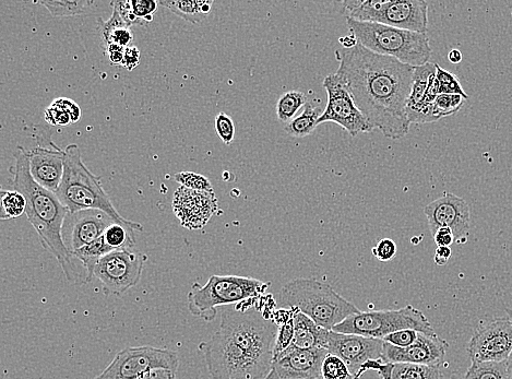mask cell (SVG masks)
Listing matches in <instances>:
<instances>
[{
    "label": "cell",
    "mask_w": 512,
    "mask_h": 379,
    "mask_svg": "<svg viewBox=\"0 0 512 379\" xmlns=\"http://www.w3.org/2000/svg\"><path fill=\"white\" fill-rule=\"evenodd\" d=\"M337 75L348 86L367 122L386 138L398 140L409 134L407 104L414 68L394 57L376 54L360 43L336 53Z\"/></svg>",
    "instance_id": "6da1fadb"
},
{
    "label": "cell",
    "mask_w": 512,
    "mask_h": 379,
    "mask_svg": "<svg viewBox=\"0 0 512 379\" xmlns=\"http://www.w3.org/2000/svg\"><path fill=\"white\" fill-rule=\"evenodd\" d=\"M278 330L256 307L223 311L217 333L199 345L212 379H265L275 359Z\"/></svg>",
    "instance_id": "7a4b0ae2"
},
{
    "label": "cell",
    "mask_w": 512,
    "mask_h": 379,
    "mask_svg": "<svg viewBox=\"0 0 512 379\" xmlns=\"http://www.w3.org/2000/svg\"><path fill=\"white\" fill-rule=\"evenodd\" d=\"M9 171L13 175L11 186L14 191L26 198V215L37 231L44 250L57 259L68 282L76 286L88 283L86 272L77 267L75 258L70 255L63 241V224L69 210L55 193L34 181L30 171L29 151L18 147L15 164Z\"/></svg>",
    "instance_id": "3957f363"
},
{
    "label": "cell",
    "mask_w": 512,
    "mask_h": 379,
    "mask_svg": "<svg viewBox=\"0 0 512 379\" xmlns=\"http://www.w3.org/2000/svg\"><path fill=\"white\" fill-rule=\"evenodd\" d=\"M55 194L69 212L101 210L134 231H144L142 224L128 221L119 215L105 193L100 177L94 175L83 163L81 151L76 144L69 145L65 149L64 176Z\"/></svg>",
    "instance_id": "277c9868"
},
{
    "label": "cell",
    "mask_w": 512,
    "mask_h": 379,
    "mask_svg": "<svg viewBox=\"0 0 512 379\" xmlns=\"http://www.w3.org/2000/svg\"><path fill=\"white\" fill-rule=\"evenodd\" d=\"M284 309L296 307L321 327L330 331L348 317L359 314L357 307L345 300L328 283L317 279H295L279 295Z\"/></svg>",
    "instance_id": "5b68a950"
},
{
    "label": "cell",
    "mask_w": 512,
    "mask_h": 379,
    "mask_svg": "<svg viewBox=\"0 0 512 379\" xmlns=\"http://www.w3.org/2000/svg\"><path fill=\"white\" fill-rule=\"evenodd\" d=\"M347 23L350 33L357 42L369 51L394 57L412 67L430 63L433 50L427 33H416L350 18H347Z\"/></svg>",
    "instance_id": "8992f818"
},
{
    "label": "cell",
    "mask_w": 512,
    "mask_h": 379,
    "mask_svg": "<svg viewBox=\"0 0 512 379\" xmlns=\"http://www.w3.org/2000/svg\"><path fill=\"white\" fill-rule=\"evenodd\" d=\"M270 283L240 276H211L205 286L193 283L187 296L188 310L195 317L211 323L218 315V307L238 305L256 300Z\"/></svg>",
    "instance_id": "52a82bcc"
},
{
    "label": "cell",
    "mask_w": 512,
    "mask_h": 379,
    "mask_svg": "<svg viewBox=\"0 0 512 379\" xmlns=\"http://www.w3.org/2000/svg\"><path fill=\"white\" fill-rule=\"evenodd\" d=\"M404 329H413L427 335L436 334L424 313L412 305L400 310L361 312L348 317L332 331L384 340L385 337Z\"/></svg>",
    "instance_id": "ba28073f"
},
{
    "label": "cell",
    "mask_w": 512,
    "mask_h": 379,
    "mask_svg": "<svg viewBox=\"0 0 512 379\" xmlns=\"http://www.w3.org/2000/svg\"><path fill=\"white\" fill-rule=\"evenodd\" d=\"M180 359L175 351L150 346L126 348L94 379H139L159 369L177 373Z\"/></svg>",
    "instance_id": "9c48e42d"
},
{
    "label": "cell",
    "mask_w": 512,
    "mask_h": 379,
    "mask_svg": "<svg viewBox=\"0 0 512 379\" xmlns=\"http://www.w3.org/2000/svg\"><path fill=\"white\" fill-rule=\"evenodd\" d=\"M148 256L134 250H118L100 259L94 270L106 295L121 296L137 286Z\"/></svg>",
    "instance_id": "30bf717a"
},
{
    "label": "cell",
    "mask_w": 512,
    "mask_h": 379,
    "mask_svg": "<svg viewBox=\"0 0 512 379\" xmlns=\"http://www.w3.org/2000/svg\"><path fill=\"white\" fill-rule=\"evenodd\" d=\"M323 86L328 94V104L319 118V125L335 123L347 130L352 137L373 132L374 128L357 108L348 86L341 77L337 74L329 75L324 79Z\"/></svg>",
    "instance_id": "8fae6325"
},
{
    "label": "cell",
    "mask_w": 512,
    "mask_h": 379,
    "mask_svg": "<svg viewBox=\"0 0 512 379\" xmlns=\"http://www.w3.org/2000/svg\"><path fill=\"white\" fill-rule=\"evenodd\" d=\"M472 363L506 362L512 352L511 318L485 319L468 343Z\"/></svg>",
    "instance_id": "7c38bea8"
},
{
    "label": "cell",
    "mask_w": 512,
    "mask_h": 379,
    "mask_svg": "<svg viewBox=\"0 0 512 379\" xmlns=\"http://www.w3.org/2000/svg\"><path fill=\"white\" fill-rule=\"evenodd\" d=\"M39 147L29 151L30 171L35 182L56 193L65 171V150L52 141L50 128L35 134Z\"/></svg>",
    "instance_id": "4fadbf2b"
},
{
    "label": "cell",
    "mask_w": 512,
    "mask_h": 379,
    "mask_svg": "<svg viewBox=\"0 0 512 379\" xmlns=\"http://www.w3.org/2000/svg\"><path fill=\"white\" fill-rule=\"evenodd\" d=\"M430 231L434 235L440 228H449L459 245L468 242L470 232V208L467 201L451 193H445L424 208Z\"/></svg>",
    "instance_id": "5bb4252c"
},
{
    "label": "cell",
    "mask_w": 512,
    "mask_h": 379,
    "mask_svg": "<svg viewBox=\"0 0 512 379\" xmlns=\"http://www.w3.org/2000/svg\"><path fill=\"white\" fill-rule=\"evenodd\" d=\"M116 222L106 212L97 209L68 212L63 224L62 236L70 255L79 248L100 239L104 232Z\"/></svg>",
    "instance_id": "9a60e30c"
},
{
    "label": "cell",
    "mask_w": 512,
    "mask_h": 379,
    "mask_svg": "<svg viewBox=\"0 0 512 379\" xmlns=\"http://www.w3.org/2000/svg\"><path fill=\"white\" fill-rule=\"evenodd\" d=\"M383 348L384 340L330 331L327 350L347 364L354 379H361L362 366L368 361L381 360Z\"/></svg>",
    "instance_id": "2e32d148"
},
{
    "label": "cell",
    "mask_w": 512,
    "mask_h": 379,
    "mask_svg": "<svg viewBox=\"0 0 512 379\" xmlns=\"http://www.w3.org/2000/svg\"><path fill=\"white\" fill-rule=\"evenodd\" d=\"M219 209L214 192H199L181 186L173 198L174 215L188 230L204 229Z\"/></svg>",
    "instance_id": "e0dca14e"
},
{
    "label": "cell",
    "mask_w": 512,
    "mask_h": 379,
    "mask_svg": "<svg viewBox=\"0 0 512 379\" xmlns=\"http://www.w3.org/2000/svg\"><path fill=\"white\" fill-rule=\"evenodd\" d=\"M449 343L435 335L420 333L418 340L408 348H398L384 341L381 360L389 363H407L439 367L445 360Z\"/></svg>",
    "instance_id": "ac0fdd59"
},
{
    "label": "cell",
    "mask_w": 512,
    "mask_h": 379,
    "mask_svg": "<svg viewBox=\"0 0 512 379\" xmlns=\"http://www.w3.org/2000/svg\"><path fill=\"white\" fill-rule=\"evenodd\" d=\"M327 349H297L291 347L273 359L272 371L281 379H323Z\"/></svg>",
    "instance_id": "d6986e66"
},
{
    "label": "cell",
    "mask_w": 512,
    "mask_h": 379,
    "mask_svg": "<svg viewBox=\"0 0 512 379\" xmlns=\"http://www.w3.org/2000/svg\"><path fill=\"white\" fill-rule=\"evenodd\" d=\"M378 23L401 30L427 33L428 4L425 0H388Z\"/></svg>",
    "instance_id": "ffe728a7"
},
{
    "label": "cell",
    "mask_w": 512,
    "mask_h": 379,
    "mask_svg": "<svg viewBox=\"0 0 512 379\" xmlns=\"http://www.w3.org/2000/svg\"><path fill=\"white\" fill-rule=\"evenodd\" d=\"M293 323V348L327 349L330 330L319 326L302 312H297L294 315Z\"/></svg>",
    "instance_id": "44dd1931"
},
{
    "label": "cell",
    "mask_w": 512,
    "mask_h": 379,
    "mask_svg": "<svg viewBox=\"0 0 512 379\" xmlns=\"http://www.w3.org/2000/svg\"><path fill=\"white\" fill-rule=\"evenodd\" d=\"M111 252H113L112 248L106 244L102 235L100 239L79 248L71 256L79 260L86 271L88 283H90L94 278V270L100 259Z\"/></svg>",
    "instance_id": "7402d4cb"
},
{
    "label": "cell",
    "mask_w": 512,
    "mask_h": 379,
    "mask_svg": "<svg viewBox=\"0 0 512 379\" xmlns=\"http://www.w3.org/2000/svg\"><path fill=\"white\" fill-rule=\"evenodd\" d=\"M159 4L172 11L174 15L190 23H194V25H199V23L210 14L213 6V2H198V0H193V2H185V0L184 2H180V0L164 2V0H162Z\"/></svg>",
    "instance_id": "603a6c76"
},
{
    "label": "cell",
    "mask_w": 512,
    "mask_h": 379,
    "mask_svg": "<svg viewBox=\"0 0 512 379\" xmlns=\"http://www.w3.org/2000/svg\"><path fill=\"white\" fill-rule=\"evenodd\" d=\"M321 115L323 113H321L319 108H315L311 102H307L303 113L285 125V133L294 138H305L313 134L319 125Z\"/></svg>",
    "instance_id": "cb8c5ba5"
},
{
    "label": "cell",
    "mask_w": 512,
    "mask_h": 379,
    "mask_svg": "<svg viewBox=\"0 0 512 379\" xmlns=\"http://www.w3.org/2000/svg\"><path fill=\"white\" fill-rule=\"evenodd\" d=\"M436 74V64L435 63H427L420 67L414 68V76L412 82V89L410 98L407 104V112L419 106L430 87V81L432 76Z\"/></svg>",
    "instance_id": "d4e9b609"
},
{
    "label": "cell",
    "mask_w": 512,
    "mask_h": 379,
    "mask_svg": "<svg viewBox=\"0 0 512 379\" xmlns=\"http://www.w3.org/2000/svg\"><path fill=\"white\" fill-rule=\"evenodd\" d=\"M103 238L113 251L134 250L136 244L135 231L117 222L104 232Z\"/></svg>",
    "instance_id": "484cf974"
},
{
    "label": "cell",
    "mask_w": 512,
    "mask_h": 379,
    "mask_svg": "<svg viewBox=\"0 0 512 379\" xmlns=\"http://www.w3.org/2000/svg\"><path fill=\"white\" fill-rule=\"evenodd\" d=\"M391 379H444V375L439 367L397 363Z\"/></svg>",
    "instance_id": "4316f807"
},
{
    "label": "cell",
    "mask_w": 512,
    "mask_h": 379,
    "mask_svg": "<svg viewBox=\"0 0 512 379\" xmlns=\"http://www.w3.org/2000/svg\"><path fill=\"white\" fill-rule=\"evenodd\" d=\"M306 103L307 98L301 91H289L282 94L277 103L278 120L281 123H290Z\"/></svg>",
    "instance_id": "83f0119b"
},
{
    "label": "cell",
    "mask_w": 512,
    "mask_h": 379,
    "mask_svg": "<svg viewBox=\"0 0 512 379\" xmlns=\"http://www.w3.org/2000/svg\"><path fill=\"white\" fill-rule=\"evenodd\" d=\"M27 201L25 196L16 191H2L0 198V219L13 220L26 213Z\"/></svg>",
    "instance_id": "f1b7e54d"
},
{
    "label": "cell",
    "mask_w": 512,
    "mask_h": 379,
    "mask_svg": "<svg viewBox=\"0 0 512 379\" xmlns=\"http://www.w3.org/2000/svg\"><path fill=\"white\" fill-rule=\"evenodd\" d=\"M37 4L44 6L55 17H74L88 13L91 6L94 5L92 0H77V2H38Z\"/></svg>",
    "instance_id": "f546056e"
},
{
    "label": "cell",
    "mask_w": 512,
    "mask_h": 379,
    "mask_svg": "<svg viewBox=\"0 0 512 379\" xmlns=\"http://www.w3.org/2000/svg\"><path fill=\"white\" fill-rule=\"evenodd\" d=\"M464 377L467 379H509L507 361L472 363Z\"/></svg>",
    "instance_id": "4dcf8cb0"
},
{
    "label": "cell",
    "mask_w": 512,
    "mask_h": 379,
    "mask_svg": "<svg viewBox=\"0 0 512 379\" xmlns=\"http://www.w3.org/2000/svg\"><path fill=\"white\" fill-rule=\"evenodd\" d=\"M464 102L466 99L456 96V94H439L434 104V115L437 122L444 117L457 114L462 109Z\"/></svg>",
    "instance_id": "1f68e13d"
},
{
    "label": "cell",
    "mask_w": 512,
    "mask_h": 379,
    "mask_svg": "<svg viewBox=\"0 0 512 379\" xmlns=\"http://www.w3.org/2000/svg\"><path fill=\"white\" fill-rule=\"evenodd\" d=\"M436 79L439 85V94H456L468 100L469 96L463 90L457 76L436 64Z\"/></svg>",
    "instance_id": "d6a6232c"
},
{
    "label": "cell",
    "mask_w": 512,
    "mask_h": 379,
    "mask_svg": "<svg viewBox=\"0 0 512 379\" xmlns=\"http://www.w3.org/2000/svg\"><path fill=\"white\" fill-rule=\"evenodd\" d=\"M323 379H354L353 374L337 355L328 354L321 367Z\"/></svg>",
    "instance_id": "836d02e7"
},
{
    "label": "cell",
    "mask_w": 512,
    "mask_h": 379,
    "mask_svg": "<svg viewBox=\"0 0 512 379\" xmlns=\"http://www.w3.org/2000/svg\"><path fill=\"white\" fill-rule=\"evenodd\" d=\"M174 181L183 187L199 192H213L212 184L206 176L195 172H181L174 175Z\"/></svg>",
    "instance_id": "e575fe53"
},
{
    "label": "cell",
    "mask_w": 512,
    "mask_h": 379,
    "mask_svg": "<svg viewBox=\"0 0 512 379\" xmlns=\"http://www.w3.org/2000/svg\"><path fill=\"white\" fill-rule=\"evenodd\" d=\"M99 22V33L100 38L103 44V50L106 49L107 46L111 44L112 34L121 28H129L122 16L119 15L118 10L113 7V13L109 20L104 21L101 18L98 20Z\"/></svg>",
    "instance_id": "d590c367"
},
{
    "label": "cell",
    "mask_w": 512,
    "mask_h": 379,
    "mask_svg": "<svg viewBox=\"0 0 512 379\" xmlns=\"http://www.w3.org/2000/svg\"><path fill=\"white\" fill-rule=\"evenodd\" d=\"M216 130L223 144L231 145L235 137V124L232 117L221 112L216 117Z\"/></svg>",
    "instance_id": "8d00e7d4"
},
{
    "label": "cell",
    "mask_w": 512,
    "mask_h": 379,
    "mask_svg": "<svg viewBox=\"0 0 512 379\" xmlns=\"http://www.w3.org/2000/svg\"><path fill=\"white\" fill-rule=\"evenodd\" d=\"M133 13L141 20L148 23L153 21V15L157 13L159 3L154 0H130Z\"/></svg>",
    "instance_id": "74e56055"
},
{
    "label": "cell",
    "mask_w": 512,
    "mask_h": 379,
    "mask_svg": "<svg viewBox=\"0 0 512 379\" xmlns=\"http://www.w3.org/2000/svg\"><path fill=\"white\" fill-rule=\"evenodd\" d=\"M294 340V323L293 319L290 323L279 327L275 346V358L284 351L290 349Z\"/></svg>",
    "instance_id": "f35d334b"
},
{
    "label": "cell",
    "mask_w": 512,
    "mask_h": 379,
    "mask_svg": "<svg viewBox=\"0 0 512 379\" xmlns=\"http://www.w3.org/2000/svg\"><path fill=\"white\" fill-rule=\"evenodd\" d=\"M419 334V331L413 329H404L385 337L384 341L398 348H408L412 346L416 340H418Z\"/></svg>",
    "instance_id": "ab89813d"
},
{
    "label": "cell",
    "mask_w": 512,
    "mask_h": 379,
    "mask_svg": "<svg viewBox=\"0 0 512 379\" xmlns=\"http://www.w3.org/2000/svg\"><path fill=\"white\" fill-rule=\"evenodd\" d=\"M111 6L118 10L119 15L122 16L123 20L129 28L133 26L148 25L146 21L139 19L133 13L132 4H130L129 0H127V2H112Z\"/></svg>",
    "instance_id": "60d3db41"
},
{
    "label": "cell",
    "mask_w": 512,
    "mask_h": 379,
    "mask_svg": "<svg viewBox=\"0 0 512 379\" xmlns=\"http://www.w3.org/2000/svg\"><path fill=\"white\" fill-rule=\"evenodd\" d=\"M46 123L53 126H68L74 124L69 114L54 103L44 113Z\"/></svg>",
    "instance_id": "b9f144b4"
},
{
    "label": "cell",
    "mask_w": 512,
    "mask_h": 379,
    "mask_svg": "<svg viewBox=\"0 0 512 379\" xmlns=\"http://www.w3.org/2000/svg\"><path fill=\"white\" fill-rule=\"evenodd\" d=\"M375 258L379 262L387 263L389 260L394 258L397 254V245L390 239H384L378 242V244L372 250Z\"/></svg>",
    "instance_id": "7bdbcfd3"
},
{
    "label": "cell",
    "mask_w": 512,
    "mask_h": 379,
    "mask_svg": "<svg viewBox=\"0 0 512 379\" xmlns=\"http://www.w3.org/2000/svg\"><path fill=\"white\" fill-rule=\"evenodd\" d=\"M53 103L66 111L74 124L80 121L81 109L76 102L67 98H58Z\"/></svg>",
    "instance_id": "ee69618b"
},
{
    "label": "cell",
    "mask_w": 512,
    "mask_h": 379,
    "mask_svg": "<svg viewBox=\"0 0 512 379\" xmlns=\"http://www.w3.org/2000/svg\"><path fill=\"white\" fill-rule=\"evenodd\" d=\"M125 50L126 49L123 46L111 44L106 47L104 54L109 58L112 66H123Z\"/></svg>",
    "instance_id": "f6af8a7d"
},
{
    "label": "cell",
    "mask_w": 512,
    "mask_h": 379,
    "mask_svg": "<svg viewBox=\"0 0 512 379\" xmlns=\"http://www.w3.org/2000/svg\"><path fill=\"white\" fill-rule=\"evenodd\" d=\"M133 41H134V34H133L132 30H130V28H127V27L116 30L112 34V38H111V44H117L119 46H123V47H125V49H127V47H129V46H132L130 44H132Z\"/></svg>",
    "instance_id": "bcb514c9"
},
{
    "label": "cell",
    "mask_w": 512,
    "mask_h": 379,
    "mask_svg": "<svg viewBox=\"0 0 512 379\" xmlns=\"http://www.w3.org/2000/svg\"><path fill=\"white\" fill-rule=\"evenodd\" d=\"M141 61V54L136 46H129L125 50L123 67L128 71L134 70L139 66Z\"/></svg>",
    "instance_id": "7dc6e473"
},
{
    "label": "cell",
    "mask_w": 512,
    "mask_h": 379,
    "mask_svg": "<svg viewBox=\"0 0 512 379\" xmlns=\"http://www.w3.org/2000/svg\"><path fill=\"white\" fill-rule=\"evenodd\" d=\"M433 238L438 247H450L456 242L455 234L449 228H440Z\"/></svg>",
    "instance_id": "c3c4849f"
},
{
    "label": "cell",
    "mask_w": 512,
    "mask_h": 379,
    "mask_svg": "<svg viewBox=\"0 0 512 379\" xmlns=\"http://www.w3.org/2000/svg\"><path fill=\"white\" fill-rule=\"evenodd\" d=\"M300 312L296 309V307H291V309H282L275 313H273L272 322L275 323L278 327H281L285 324H288L294 318V315Z\"/></svg>",
    "instance_id": "681fc988"
},
{
    "label": "cell",
    "mask_w": 512,
    "mask_h": 379,
    "mask_svg": "<svg viewBox=\"0 0 512 379\" xmlns=\"http://www.w3.org/2000/svg\"><path fill=\"white\" fill-rule=\"evenodd\" d=\"M452 255L451 247H437L435 252V264L437 266H446Z\"/></svg>",
    "instance_id": "f907efd6"
},
{
    "label": "cell",
    "mask_w": 512,
    "mask_h": 379,
    "mask_svg": "<svg viewBox=\"0 0 512 379\" xmlns=\"http://www.w3.org/2000/svg\"><path fill=\"white\" fill-rule=\"evenodd\" d=\"M176 374L164 369L151 371L139 379H174Z\"/></svg>",
    "instance_id": "816d5d0a"
},
{
    "label": "cell",
    "mask_w": 512,
    "mask_h": 379,
    "mask_svg": "<svg viewBox=\"0 0 512 379\" xmlns=\"http://www.w3.org/2000/svg\"><path fill=\"white\" fill-rule=\"evenodd\" d=\"M339 41L343 45V49L345 50L353 49L354 46L359 44L354 35L351 33L348 35V37L341 38Z\"/></svg>",
    "instance_id": "f5cc1de1"
},
{
    "label": "cell",
    "mask_w": 512,
    "mask_h": 379,
    "mask_svg": "<svg viewBox=\"0 0 512 379\" xmlns=\"http://www.w3.org/2000/svg\"><path fill=\"white\" fill-rule=\"evenodd\" d=\"M450 63L460 64L462 62V53L459 50H451L448 54Z\"/></svg>",
    "instance_id": "db71d44e"
},
{
    "label": "cell",
    "mask_w": 512,
    "mask_h": 379,
    "mask_svg": "<svg viewBox=\"0 0 512 379\" xmlns=\"http://www.w3.org/2000/svg\"><path fill=\"white\" fill-rule=\"evenodd\" d=\"M509 317L511 318V321H512V311L511 310H506ZM507 366H508V375H509V379H512V352L510 354V357L509 359L507 360Z\"/></svg>",
    "instance_id": "11a10c76"
},
{
    "label": "cell",
    "mask_w": 512,
    "mask_h": 379,
    "mask_svg": "<svg viewBox=\"0 0 512 379\" xmlns=\"http://www.w3.org/2000/svg\"><path fill=\"white\" fill-rule=\"evenodd\" d=\"M265 379H281L275 371L270 372V374Z\"/></svg>",
    "instance_id": "9f6ffc18"
},
{
    "label": "cell",
    "mask_w": 512,
    "mask_h": 379,
    "mask_svg": "<svg viewBox=\"0 0 512 379\" xmlns=\"http://www.w3.org/2000/svg\"><path fill=\"white\" fill-rule=\"evenodd\" d=\"M462 379H467L466 377H463Z\"/></svg>",
    "instance_id": "6f0895ef"
},
{
    "label": "cell",
    "mask_w": 512,
    "mask_h": 379,
    "mask_svg": "<svg viewBox=\"0 0 512 379\" xmlns=\"http://www.w3.org/2000/svg\"><path fill=\"white\" fill-rule=\"evenodd\" d=\"M174 379H176V377Z\"/></svg>",
    "instance_id": "680465c9"
}]
</instances>
